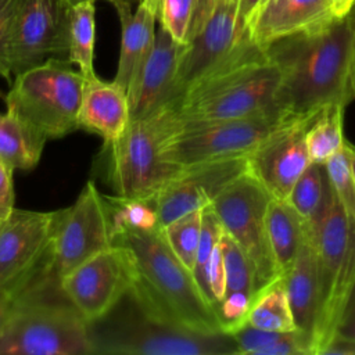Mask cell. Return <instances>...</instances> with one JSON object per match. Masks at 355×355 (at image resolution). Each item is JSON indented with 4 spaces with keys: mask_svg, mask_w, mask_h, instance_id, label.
Here are the masks:
<instances>
[{
    "mask_svg": "<svg viewBox=\"0 0 355 355\" xmlns=\"http://www.w3.org/2000/svg\"><path fill=\"white\" fill-rule=\"evenodd\" d=\"M240 0H198L180 57L175 104L189 87L223 62L248 36L239 19Z\"/></svg>",
    "mask_w": 355,
    "mask_h": 355,
    "instance_id": "cell-12",
    "label": "cell"
},
{
    "mask_svg": "<svg viewBox=\"0 0 355 355\" xmlns=\"http://www.w3.org/2000/svg\"><path fill=\"white\" fill-rule=\"evenodd\" d=\"M202 209L204 208H198L184 214L161 227L164 237L175 255L189 270H191V273L201 236Z\"/></svg>",
    "mask_w": 355,
    "mask_h": 355,
    "instance_id": "cell-30",
    "label": "cell"
},
{
    "mask_svg": "<svg viewBox=\"0 0 355 355\" xmlns=\"http://www.w3.org/2000/svg\"><path fill=\"white\" fill-rule=\"evenodd\" d=\"M354 0H330L331 12L334 17H345L352 6Z\"/></svg>",
    "mask_w": 355,
    "mask_h": 355,
    "instance_id": "cell-42",
    "label": "cell"
},
{
    "mask_svg": "<svg viewBox=\"0 0 355 355\" xmlns=\"http://www.w3.org/2000/svg\"><path fill=\"white\" fill-rule=\"evenodd\" d=\"M71 6H75V4H79V3H82V1H86V0H67ZM93 1H96V0H93ZM107 1H110V0H107Z\"/></svg>",
    "mask_w": 355,
    "mask_h": 355,
    "instance_id": "cell-47",
    "label": "cell"
},
{
    "mask_svg": "<svg viewBox=\"0 0 355 355\" xmlns=\"http://www.w3.org/2000/svg\"><path fill=\"white\" fill-rule=\"evenodd\" d=\"M283 280L297 330L308 336L313 344L319 304V280L316 251L306 226L298 254L293 265L283 275Z\"/></svg>",
    "mask_w": 355,
    "mask_h": 355,
    "instance_id": "cell-22",
    "label": "cell"
},
{
    "mask_svg": "<svg viewBox=\"0 0 355 355\" xmlns=\"http://www.w3.org/2000/svg\"><path fill=\"white\" fill-rule=\"evenodd\" d=\"M112 243L125 244L135 257L137 279L130 291L140 305L191 329L222 330L214 308L201 294L191 270L166 243L161 226L122 230L114 236Z\"/></svg>",
    "mask_w": 355,
    "mask_h": 355,
    "instance_id": "cell-3",
    "label": "cell"
},
{
    "mask_svg": "<svg viewBox=\"0 0 355 355\" xmlns=\"http://www.w3.org/2000/svg\"><path fill=\"white\" fill-rule=\"evenodd\" d=\"M262 0H240V7H239V19L241 26L247 31V22L251 18L252 12L258 8Z\"/></svg>",
    "mask_w": 355,
    "mask_h": 355,
    "instance_id": "cell-41",
    "label": "cell"
},
{
    "mask_svg": "<svg viewBox=\"0 0 355 355\" xmlns=\"http://www.w3.org/2000/svg\"><path fill=\"white\" fill-rule=\"evenodd\" d=\"M336 336L355 341V283L348 295ZM334 336V337H336Z\"/></svg>",
    "mask_w": 355,
    "mask_h": 355,
    "instance_id": "cell-37",
    "label": "cell"
},
{
    "mask_svg": "<svg viewBox=\"0 0 355 355\" xmlns=\"http://www.w3.org/2000/svg\"><path fill=\"white\" fill-rule=\"evenodd\" d=\"M222 233H223V226L219 222L216 214L214 212L211 204L205 205L202 209L201 236H200L198 250H197L196 262L193 268V276L201 294L204 295V298L211 306H212V302H211V294H209V287L207 282V269H208L211 255L215 247L218 245Z\"/></svg>",
    "mask_w": 355,
    "mask_h": 355,
    "instance_id": "cell-33",
    "label": "cell"
},
{
    "mask_svg": "<svg viewBox=\"0 0 355 355\" xmlns=\"http://www.w3.org/2000/svg\"><path fill=\"white\" fill-rule=\"evenodd\" d=\"M140 1L141 0H110V3L116 10L119 21L129 18L135 12V10L140 4Z\"/></svg>",
    "mask_w": 355,
    "mask_h": 355,
    "instance_id": "cell-40",
    "label": "cell"
},
{
    "mask_svg": "<svg viewBox=\"0 0 355 355\" xmlns=\"http://www.w3.org/2000/svg\"><path fill=\"white\" fill-rule=\"evenodd\" d=\"M351 92H352V98H355V64H354L352 76H351Z\"/></svg>",
    "mask_w": 355,
    "mask_h": 355,
    "instance_id": "cell-46",
    "label": "cell"
},
{
    "mask_svg": "<svg viewBox=\"0 0 355 355\" xmlns=\"http://www.w3.org/2000/svg\"><path fill=\"white\" fill-rule=\"evenodd\" d=\"M320 111L279 115L272 129L247 155L248 172L270 197L286 200L297 179L311 164L306 132Z\"/></svg>",
    "mask_w": 355,
    "mask_h": 355,
    "instance_id": "cell-16",
    "label": "cell"
},
{
    "mask_svg": "<svg viewBox=\"0 0 355 355\" xmlns=\"http://www.w3.org/2000/svg\"><path fill=\"white\" fill-rule=\"evenodd\" d=\"M12 172L14 169L0 161V223L14 209Z\"/></svg>",
    "mask_w": 355,
    "mask_h": 355,
    "instance_id": "cell-36",
    "label": "cell"
},
{
    "mask_svg": "<svg viewBox=\"0 0 355 355\" xmlns=\"http://www.w3.org/2000/svg\"><path fill=\"white\" fill-rule=\"evenodd\" d=\"M344 105H329L313 118L306 132V147L311 162L324 165L344 147Z\"/></svg>",
    "mask_w": 355,
    "mask_h": 355,
    "instance_id": "cell-28",
    "label": "cell"
},
{
    "mask_svg": "<svg viewBox=\"0 0 355 355\" xmlns=\"http://www.w3.org/2000/svg\"><path fill=\"white\" fill-rule=\"evenodd\" d=\"M21 0H0V60Z\"/></svg>",
    "mask_w": 355,
    "mask_h": 355,
    "instance_id": "cell-38",
    "label": "cell"
},
{
    "mask_svg": "<svg viewBox=\"0 0 355 355\" xmlns=\"http://www.w3.org/2000/svg\"><path fill=\"white\" fill-rule=\"evenodd\" d=\"M347 18H348V21H349V24H351V26H352V29L355 32V0H354V3L351 6L348 14H347Z\"/></svg>",
    "mask_w": 355,
    "mask_h": 355,
    "instance_id": "cell-45",
    "label": "cell"
},
{
    "mask_svg": "<svg viewBox=\"0 0 355 355\" xmlns=\"http://www.w3.org/2000/svg\"><path fill=\"white\" fill-rule=\"evenodd\" d=\"M157 21L158 0H141L135 12L129 18L121 21V53L114 82L126 92L128 97L135 89L153 50Z\"/></svg>",
    "mask_w": 355,
    "mask_h": 355,
    "instance_id": "cell-21",
    "label": "cell"
},
{
    "mask_svg": "<svg viewBox=\"0 0 355 355\" xmlns=\"http://www.w3.org/2000/svg\"><path fill=\"white\" fill-rule=\"evenodd\" d=\"M219 244L222 250L226 276L225 294L245 293L254 298L257 294L255 279L254 269L248 257L236 243V240L225 230L220 236Z\"/></svg>",
    "mask_w": 355,
    "mask_h": 355,
    "instance_id": "cell-32",
    "label": "cell"
},
{
    "mask_svg": "<svg viewBox=\"0 0 355 355\" xmlns=\"http://www.w3.org/2000/svg\"><path fill=\"white\" fill-rule=\"evenodd\" d=\"M269 247L280 276L293 265L305 237V222L287 200L270 198L266 209Z\"/></svg>",
    "mask_w": 355,
    "mask_h": 355,
    "instance_id": "cell-23",
    "label": "cell"
},
{
    "mask_svg": "<svg viewBox=\"0 0 355 355\" xmlns=\"http://www.w3.org/2000/svg\"><path fill=\"white\" fill-rule=\"evenodd\" d=\"M277 119L275 111L211 122L179 119V128L172 139L173 159L184 168L200 162L247 157Z\"/></svg>",
    "mask_w": 355,
    "mask_h": 355,
    "instance_id": "cell-15",
    "label": "cell"
},
{
    "mask_svg": "<svg viewBox=\"0 0 355 355\" xmlns=\"http://www.w3.org/2000/svg\"><path fill=\"white\" fill-rule=\"evenodd\" d=\"M178 128V112L168 104L146 118L130 119L123 135L105 144L107 182L115 196L153 201L182 171L172 155Z\"/></svg>",
    "mask_w": 355,
    "mask_h": 355,
    "instance_id": "cell-6",
    "label": "cell"
},
{
    "mask_svg": "<svg viewBox=\"0 0 355 355\" xmlns=\"http://www.w3.org/2000/svg\"><path fill=\"white\" fill-rule=\"evenodd\" d=\"M93 0H86L71 7L68 61L78 65L85 79L96 76L93 67L96 42Z\"/></svg>",
    "mask_w": 355,
    "mask_h": 355,
    "instance_id": "cell-27",
    "label": "cell"
},
{
    "mask_svg": "<svg viewBox=\"0 0 355 355\" xmlns=\"http://www.w3.org/2000/svg\"><path fill=\"white\" fill-rule=\"evenodd\" d=\"M240 354L247 355H315L312 340L304 333L270 331L258 329L248 322L233 330Z\"/></svg>",
    "mask_w": 355,
    "mask_h": 355,
    "instance_id": "cell-25",
    "label": "cell"
},
{
    "mask_svg": "<svg viewBox=\"0 0 355 355\" xmlns=\"http://www.w3.org/2000/svg\"><path fill=\"white\" fill-rule=\"evenodd\" d=\"M347 144V148H348V154H349V166H351V172H352V176L355 179V146L351 144L349 141H345Z\"/></svg>",
    "mask_w": 355,
    "mask_h": 355,
    "instance_id": "cell-44",
    "label": "cell"
},
{
    "mask_svg": "<svg viewBox=\"0 0 355 355\" xmlns=\"http://www.w3.org/2000/svg\"><path fill=\"white\" fill-rule=\"evenodd\" d=\"M247 171V157L200 162L182 168L153 200L159 226L211 204L230 182Z\"/></svg>",
    "mask_w": 355,
    "mask_h": 355,
    "instance_id": "cell-17",
    "label": "cell"
},
{
    "mask_svg": "<svg viewBox=\"0 0 355 355\" xmlns=\"http://www.w3.org/2000/svg\"><path fill=\"white\" fill-rule=\"evenodd\" d=\"M327 182L326 166L311 162L294 183L286 200L304 220H309L318 214L326 196Z\"/></svg>",
    "mask_w": 355,
    "mask_h": 355,
    "instance_id": "cell-29",
    "label": "cell"
},
{
    "mask_svg": "<svg viewBox=\"0 0 355 355\" xmlns=\"http://www.w3.org/2000/svg\"><path fill=\"white\" fill-rule=\"evenodd\" d=\"M270 194L247 171L230 182L211 202L223 230L248 257L257 293L280 277L266 232V209Z\"/></svg>",
    "mask_w": 355,
    "mask_h": 355,
    "instance_id": "cell-10",
    "label": "cell"
},
{
    "mask_svg": "<svg viewBox=\"0 0 355 355\" xmlns=\"http://www.w3.org/2000/svg\"><path fill=\"white\" fill-rule=\"evenodd\" d=\"M265 1H266V0H262V1H261V4H262V3H265ZM261 4H259V6H261Z\"/></svg>",
    "mask_w": 355,
    "mask_h": 355,
    "instance_id": "cell-49",
    "label": "cell"
},
{
    "mask_svg": "<svg viewBox=\"0 0 355 355\" xmlns=\"http://www.w3.org/2000/svg\"><path fill=\"white\" fill-rule=\"evenodd\" d=\"M105 202L110 215L112 240L115 234L126 229L147 230L159 226L153 201L114 196L105 197Z\"/></svg>",
    "mask_w": 355,
    "mask_h": 355,
    "instance_id": "cell-31",
    "label": "cell"
},
{
    "mask_svg": "<svg viewBox=\"0 0 355 355\" xmlns=\"http://www.w3.org/2000/svg\"><path fill=\"white\" fill-rule=\"evenodd\" d=\"M69 61L49 58L18 75L4 97L7 111L40 130L47 139L79 129L85 76Z\"/></svg>",
    "mask_w": 355,
    "mask_h": 355,
    "instance_id": "cell-8",
    "label": "cell"
},
{
    "mask_svg": "<svg viewBox=\"0 0 355 355\" xmlns=\"http://www.w3.org/2000/svg\"><path fill=\"white\" fill-rule=\"evenodd\" d=\"M198 0H158V24L175 40L184 43Z\"/></svg>",
    "mask_w": 355,
    "mask_h": 355,
    "instance_id": "cell-35",
    "label": "cell"
},
{
    "mask_svg": "<svg viewBox=\"0 0 355 355\" xmlns=\"http://www.w3.org/2000/svg\"><path fill=\"white\" fill-rule=\"evenodd\" d=\"M324 166L340 204L349 219L355 222V179L351 172L349 154L345 143L344 147L324 164Z\"/></svg>",
    "mask_w": 355,
    "mask_h": 355,
    "instance_id": "cell-34",
    "label": "cell"
},
{
    "mask_svg": "<svg viewBox=\"0 0 355 355\" xmlns=\"http://www.w3.org/2000/svg\"><path fill=\"white\" fill-rule=\"evenodd\" d=\"M333 17L330 0H266L248 19L247 33L252 42L265 47Z\"/></svg>",
    "mask_w": 355,
    "mask_h": 355,
    "instance_id": "cell-19",
    "label": "cell"
},
{
    "mask_svg": "<svg viewBox=\"0 0 355 355\" xmlns=\"http://www.w3.org/2000/svg\"><path fill=\"white\" fill-rule=\"evenodd\" d=\"M136 279L137 266L130 248L114 243L61 277L60 288L89 323L108 313Z\"/></svg>",
    "mask_w": 355,
    "mask_h": 355,
    "instance_id": "cell-14",
    "label": "cell"
},
{
    "mask_svg": "<svg viewBox=\"0 0 355 355\" xmlns=\"http://www.w3.org/2000/svg\"><path fill=\"white\" fill-rule=\"evenodd\" d=\"M49 139L18 115L0 114V161L11 169L29 171L40 161Z\"/></svg>",
    "mask_w": 355,
    "mask_h": 355,
    "instance_id": "cell-24",
    "label": "cell"
},
{
    "mask_svg": "<svg viewBox=\"0 0 355 355\" xmlns=\"http://www.w3.org/2000/svg\"><path fill=\"white\" fill-rule=\"evenodd\" d=\"M184 49L186 44L162 26L157 29L153 50L129 96L130 119L146 118L175 101L178 67Z\"/></svg>",
    "mask_w": 355,
    "mask_h": 355,
    "instance_id": "cell-18",
    "label": "cell"
},
{
    "mask_svg": "<svg viewBox=\"0 0 355 355\" xmlns=\"http://www.w3.org/2000/svg\"><path fill=\"white\" fill-rule=\"evenodd\" d=\"M11 305H12V301L8 297L0 294V329H1L8 312L11 309Z\"/></svg>",
    "mask_w": 355,
    "mask_h": 355,
    "instance_id": "cell-43",
    "label": "cell"
},
{
    "mask_svg": "<svg viewBox=\"0 0 355 355\" xmlns=\"http://www.w3.org/2000/svg\"><path fill=\"white\" fill-rule=\"evenodd\" d=\"M71 7L67 0H21L3 49L0 76L10 82L51 55H68Z\"/></svg>",
    "mask_w": 355,
    "mask_h": 355,
    "instance_id": "cell-11",
    "label": "cell"
},
{
    "mask_svg": "<svg viewBox=\"0 0 355 355\" xmlns=\"http://www.w3.org/2000/svg\"><path fill=\"white\" fill-rule=\"evenodd\" d=\"M322 355H355V341L336 336L322 351Z\"/></svg>",
    "mask_w": 355,
    "mask_h": 355,
    "instance_id": "cell-39",
    "label": "cell"
},
{
    "mask_svg": "<svg viewBox=\"0 0 355 355\" xmlns=\"http://www.w3.org/2000/svg\"><path fill=\"white\" fill-rule=\"evenodd\" d=\"M265 50L282 71L273 104L279 115L345 107L352 100L355 32L347 15L280 37Z\"/></svg>",
    "mask_w": 355,
    "mask_h": 355,
    "instance_id": "cell-1",
    "label": "cell"
},
{
    "mask_svg": "<svg viewBox=\"0 0 355 355\" xmlns=\"http://www.w3.org/2000/svg\"><path fill=\"white\" fill-rule=\"evenodd\" d=\"M129 122V97L121 86L114 80L104 82L97 75L85 80L79 129L98 135L108 144L123 135Z\"/></svg>",
    "mask_w": 355,
    "mask_h": 355,
    "instance_id": "cell-20",
    "label": "cell"
},
{
    "mask_svg": "<svg viewBox=\"0 0 355 355\" xmlns=\"http://www.w3.org/2000/svg\"><path fill=\"white\" fill-rule=\"evenodd\" d=\"M247 322L258 329L270 331L297 330L283 276L255 294L247 315Z\"/></svg>",
    "mask_w": 355,
    "mask_h": 355,
    "instance_id": "cell-26",
    "label": "cell"
},
{
    "mask_svg": "<svg viewBox=\"0 0 355 355\" xmlns=\"http://www.w3.org/2000/svg\"><path fill=\"white\" fill-rule=\"evenodd\" d=\"M54 216L55 211L14 208L0 223V294L11 301L54 277L51 273Z\"/></svg>",
    "mask_w": 355,
    "mask_h": 355,
    "instance_id": "cell-9",
    "label": "cell"
},
{
    "mask_svg": "<svg viewBox=\"0 0 355 355\" xmlns=\"http://www.w3.org/2000/svg\"><path fill=\"white\" fill-rule=\"evenodd\" d=\"M0 97H3V98H4V97H6V96H4V94H3V93H1V92H0Z\"/></svg>",
    "mask_w": 355,
    "mask_h": 355,
    "instance_id": "cell-48",
    "label": "cell"
},
{
    "mask_svg": "<svg viewBox=\"0 0 355 355\" xmlns=\"http://www.w3.org/2000/svg\"><path fill=\"white\" fill-rule=\"evenodd\" d=\"M93 354L123 355H236L226 331H202L146 309L129 290L104 316L87 323Z\"/></svg>",
    "mask_w": 355,
    "mask_h": 355,
    "instance_id": "cell-4",
    "label": "cell"
},
{
    "mask_svg": "<svg viewBox=\"0 0 355 355\" xmlns=\"http://www.w3.org/2000/svg\"><path fill=\"white\" fill-rule=\"evenodd\" d=\"M312 237L319 280V304L313 331L315 355L334 338L355 283V222L340 204L330 180L318 214L305 220Z\"/></svg>",
    "mask_w": 355,
    "mask_h": 355,
    "instance_id": "cell-7",
    "label": "cell"
},
{
    "mask_svg": "<svg viewBox=\"0 0 355 355\" xmlns=\"http://www.w3.org/2000/svg\"><path fill=\"white\" fill-rule=\"evenodd\" d=\"M0 355H93L87 322L47 279L12 301L0 329Z\"/></svg>",
    "mask_w": 355,
    "mask_h": 355,
    "instance_id": "cell-5",
    "label": "cell"
},
{
    "mask_svg": "<svg viewBox=\"0 0 355 355\" xmlns=\"http://www.w3.org/2000/svg\"><path fill=\"white\" fill-rule=\"evenodd\" d=\"M280 79L282 71L265 47L247 36L223 62L172 105L183 122L225 121L269 112L275 111Z\"/></svg>",
    "mask_w": 355,
    "mask_h": 355,
    "instance_id": "cell-2",
    "label": "cell"
},
{
    "mask_svg": "<svg viewBox=\"0 0 355 355\" xmlns=\"http://www.w3.org/2000/svg\"><path fill=\"white\" fill-rule=\"evenodd\" d=\"M112 244L105 197L89 180L72 205L55 211L51 232L53 276L60 282L82 262Z\"/></svg>",
    "mask_w": 355,
    "mask_h": 355,
    "instance_id": "cell-13",
    "label": "cell"
}]
</instances>
